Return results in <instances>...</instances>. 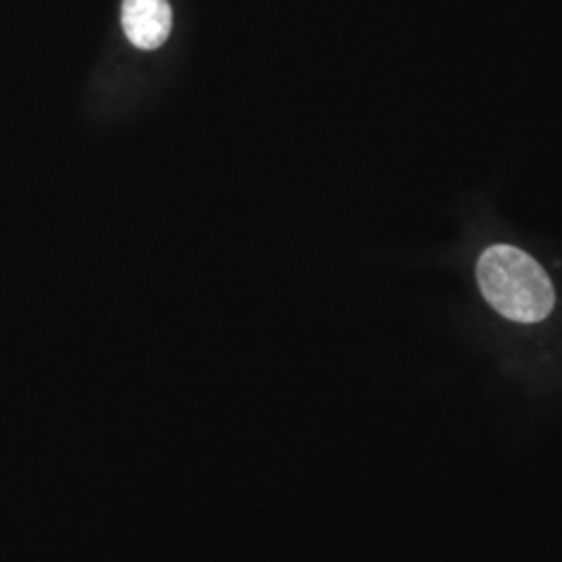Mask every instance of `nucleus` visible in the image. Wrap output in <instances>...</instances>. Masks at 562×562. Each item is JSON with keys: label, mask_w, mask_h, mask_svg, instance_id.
<instances>
[{"label": "nucleus", "mask_w": 562, "mask_h": 562, "mask_svg": "<svg viewBox=\"0 0 562 562\" xmlns=\"http://www.w3.org/2000/svg\"><path fill=\"white\" fill-rule=\"evenodd\" d=\"M477 283L487 304L515 323L543 322L557 302L542 265L513 244H492L483 250Z\"/></svg>", "instance_id": "nucleus-1"}, {"label": "nucleus", "mask_w": 562, "mask_h": 562, "mask_svg": "<svg viewBox=\"0 0 562 562\" xmlns=\"http://www.w3.org/2000/svg\"><path fill=\"white\" fill-rule=\"evenodd\" d=\"M121 23L134 46L155 50L171 32V7L167 0H123Z\"/></svg>", "instance_id": "nucleus-2"}]
</instances>
